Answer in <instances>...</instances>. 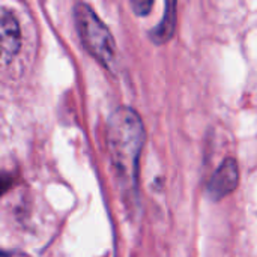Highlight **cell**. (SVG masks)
<instances>
[{
  "mask_svg": "<svg viewBox=\"0 0 257 257\" xmlns=\"http://www.w3.org/2000/svg\"><path fill=\"white\" fill-rule=\"evenodd\" d=\"M238 181H239V172H238L236 161L233 158H226L208 184L209 197L212 200L224 199L238 187Z\"/></svg>",
  "mask_w": 257,
  "mask_h": 257,
  "instance_id": "277c9868",
  "label": "cell"
},
{
  "mask_svg": "<svg viewBox=\"0 0 257 257\" xmlns=\"http://www.w3.org/2000/svg\"><path fill=\"white\" fill-rule=\"evenodd\" d=\"M21 45V30L15 15L0 8V65L9 63Z\"/></svg>",
  "mask_w": 257,
  "mask_h": 257,
  "instance_id": "3957f363",
  "label": "cell"
},
{
  "mask_svg": "<svg viewBox=\"0 0 257 257\" xmlns=\"http://www.w3.org/2000/svg\"><path fill=\"white\" fill-rule=\"evenodd\" d=\"M11 185H12V178L5 173H0V196L5 194Z\"/></svg>",
  "mask_w": 257,
  "mask_h": 257,
  "instance_id": "52a82bcc",
  "label": "cell"
},
{
  "mask_svg": "<svg viewBox=\"0 0 257 257\" xmlns=\"http://www.w3.org/2000/svg\"><path fill=\"white\" fill-rule=\"evenodd\" d=\"M74 20L81 42L87 51L99 63L113 71L116 65V42L108 27L86 3H77L74 6Z\"/></svg>",
  "mask_w": 257,
  "mask_h": 257,
  "instance_id": "7a4b0ae2",
  "label": "cell"
},
{
  "mask_svg": "<svg viewBox=\"0 0 257 257\" xmlns=\"http://www.w3.org/2000/svg\"><path fill=\"white\" fill-rule=\"evenodd\" d=\"M133 8H134L136 14L145 15L152 8V3L151 2H145V0H139V2H133Z\"/></svg>",
  "mask_w": 257,
  "mask_h": 257,
  "instance_id": "8992f818",
  "label": "cell"
},
{
  "mask_svg": "<svg viewBox=\"0 0 257 257\" xmlns=\"http://www.w3.org/2000/svg\"><path fill=\"white\" fill-rule=\"evenodd\" d=\"M143 145L145 128L140 116L133 108H117L107 125V148L113 172L126 194L136 190Z\"/></svg>",
  "mask_w": 257,
  "mask_h": 257,
  "instance_id": "6da1fadb",
  "label": "cell"
},
{
  "mask_svg": "<svg viewBox=\"0 0 257 257\" xmlns=\"http://www.w3.org/2000/svg\"><path fill=\"white\" fill-rule=\"evenodd\" d=\"M175 8H176L175 3H167V11H166L164 20L152 32V38L157 42H166L173 35V30H175V17H176Z\"/></svg>",
  "mask_w": 257,
  "mask_h": 257,
  "instance_id": "5b68a950",
  "label": "cell"
}]
</instances>
